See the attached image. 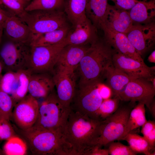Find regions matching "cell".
<instances>
[{"instance_id":"obj_1","label":"cell","mask_w":155,"mask_h":155,"mask_svg":"<svg viewBox=\"0 0 155 155\" xmlns=\"http://www.w3.org/2000/svg\"><path fill=\"white\" fill-rule=\"evenodd\" d=\"M101 121L71 109L63 136L73 155H86L95 145Z\"/></svg>"},{"instance_id":"obj_2","label":"cell","mask_w":155,"mask_h":155,"mask_svg":"<svg viewBox=\"0 0 155 155\" xmlns=\"http://www.w3.org/2000/svg\"><path fill=\"white\" fill-rule=\"evenodd\" d=\"M115 51L104 39L98 38L90 44L77 68L80 78L79 86L101 82L107 69L113 64Z\"/></svg>"},{"instance_id":"obj_3","label":"cell","mask_w":155,"mask_h":155,"mask_svg":"<svg viewBox=\"0 0 155 155\" xmlns=\"http://www.w3.org/2000/svg\"><path fill=\"white\" fill-rule=\"evenodd\" d=\"M18 131L33 154L73 155L71 146L61 134L35 124Z\"/></svg>"},{"instance_id":"obj_4","label":"cell","mask_w":155,"mask_h":155,"mask_svg":"<svg viewBox=\"0 0 155 155\" xmlns=\"http://www.w3.org/2000/svg\"><path fill=\"white\" fill-rule=\"evenodd\" d=\"M44 98L35 124L63 135L71 108L61 103L54 90Z\"/></svg>"},{"instance_id":"obj_5","label":"cell","mask_w":155,"mask_h":155,"mask_svg":"<svg viewBox=\"0 0 155 155\" xmlns=\"http://www.w3.org/2000/svg\"><path fill=\"white\" fill-rule=\"evenodd\" d=\"M66 17L64 12L60 9H38L26 11L20 18L35 34H42L68 26Z\"/></svg>"},{"instance_id":"obj_6","label":"cell","mask_w":155,"mask_h":155,"mask_svg":"<svg viewBox=\"0 0 155 155\" xmlns=\"http://www.w3.org/2000/svg\"><path fill=\"white\" fill-rule=\"evenodd\" d=\"M133 103L119 107L112 115L101 121L99 135L95 145L102 147L119 140L123 134Z\"/></svg>"},{"instance_id":"obj_7","label":"cell","mask_w":155,"mask_h":155,"mask_svg":"<svg viewBox=\"0 0 155 155\" xmlns=\"http://www.w3.org/2000/svg\"><path fill=\"white\" fill-rule=\"evenodd\" d=\"M31 46L11 40L5 42L0 50V61L5 72L28 69Z\"/></svg>"},{"instance_id":"obj_8","label":"cell","mask_w":155,"mask_h":155,"mask_svg":"<svg viewBox=\"0 0 155 155\" xmlns=\"http://www.w3.org/2000/svg\"><path fill=\"white\" fill-rule=\"evenodd\" d=\"M101 81H96L79 86L75 89L71 103V110L86 114L92 117L103 99L99 92Z\"/></svg>"},{"instance_id":"obj_9","label":"cell","mask_w":155,"mask_h":155,"mask_svg":"<svg viewBox=\"0 0 155 155\" xmlns=\"http://www.w3.org/2000/svg\"><path fill=\"white\" fill-rule=\"evenodd\" d=\"M64 46L62 42L49 46H31L28 69L32 73H52Z\"/></svg>"},{"instance_id":"obj_10","label":"cell","mask_w":155,"mask_h":155,"mask_svg":"<svg viewBox=\"0 0 155 155\" xmlns=\"http://www.w3.org/2000/svg\"><path fill=\"white\" fill-rule=\"evenodd\" d=\"M155 88L151 82L142 78L133 79L121 91L117 97L121 100L137 102L144 104L150 109V104L154 100Z\"/></svg>"},{"instance_id":"obj_11","label":"cell","mask_w":155,"mask_h":155,"mask_svg":"<svg viewBox=\"0 0 155 155\" xmlns=\"http://www.w3.org/2000/svg\"><path fill=\"white\" fill-rule=\"evenodd\" d=\"M52 76L59 100L64 106L70 108L76 89L74 71L56 65Z\"/></svg>"},{"instance_id":"obj_12","label":"cell","mask_w":155,"mask_h":155,"mask_svg":"<svg viewBox=\"0 0 155 155\" xmlns=\"http://www.w3.org/2000/svg\"><path fill=\"white\" fill-rule=\"evenodd\" d=\"M39 106L37 99L29 94L15 104L12 118L19 129H26L35 124L38 116Z\"/></svg>"},{"instance_id":"obj_13","label":"cell","mask_w":155,"mask_h":155,"mask_svg":"<svg viewBox=\"0 0 155 155\" xmlns=\"http://www.w3.org/2000/svg\"><path fill=\"white\" fill-rule=\"evenodd\" d=\"M112 62L115 67L132 78H142L150 81L155 77V66L149 67L145 63L126 57L115 51Z\"/></svg>"},{"instance_id":"obj_14","label":"cell","mask_w":155,"mask_h":155,"mask_svg":"<svg viewBox=\"0 0 155 155\" xmlns=\"http://www.w3.org/2000/svg\"><path fill=\"white\" fill-rule=\"evenodd\" d=\"M136 51L142 55L154 44L155 40L154 22L144 24H134L126 34Z\"/></svg>"},{"instance_id":"obj_15","label":"cell","mask_w":155,"mask_h":155,"mask_svg":"<svg viewBox=\"0 0 155 155\" xmlns=\"http://www.w3.org/2000/svg\"><path fill=\"white\" fill-rule=\"evenodd\" d=\"M73 26V29L69 30L62 42L64 46L90 44L98 38L97 29L87 17Z\"/></svg>"},{"instance_id":"obj_16","label":"cell","mask_w":155,"mask_h":155,"mask_svg":"<svg viewBox=\"0 0 155 155\" xmlns=\"http://www.w3.org/2000/svg\"><path fill=\"white\" fill-rule=\"evenodd\" d=\"M104 39L116 51L125 56L145 63L141 55L131 44L126 34L115 31L105 26L101 29Z\"/></svg>"},{"instance_id":"obj_17","label":"cell","mask_w":155,"mask_h":155,"mask_svg":"<svg viewBox=\"0 0 155 155\" xmlns=\"http://www.w3.org/2000/svg\"><path fill=\"white\" fill-rule=\"evenodd\" d=\"M133 24L128 11L108 4L104 24L102 28L104 26L115 31L126 34Z\"/></svg>"},{"instance_id":"obj_18","label":"cell","mask_w":155,"mask_h":155,"mask_svg":"<svg viewBox=\"0 0 155 155\" xmlns=\"http://www.w3.org/2000/svg\"><path fill=\"white\" fill-rule=\"evenodd\" d=\"M3 27L11 40L30 44L33 34L28 26L18 17L10 15L4 22Z\"/></svg>"},{"instance_id":"obj_19","label":"cell","mask_w":155,"mask_h":155,"mask_svg":"<svg viewBox=\"0 0 155 155\" xmlns=\"http://www.w3.org/2000/svg\"><path fill=\"white\" fill-rule=\"evenodd\" d=\"M89 46L86 45H69L64 46L59 54L56 65L61 66L75 71Z\"/></svg>"},{"instance_id":"obj_20","label":"cell","mask_w":155,"mask_h":155,"mask_svg":"<svg viewBox=\"0 0 155 155\" xmlns=\"http://www.w3.org/2000/svg\"><path fill=\"white\" fill-rule=\"evenodd\" d=\"M52 75L49 73H32L30 77L28 93L37 99L45 98L54 90Z\"/></svg>"},{"instance_id":"obj_21","label":"cell","mask_w":155,"mask_h":155,"mask_svg":"<svg viewBox=\"0 0 155 155\" xmlns=\"http://www.w3.org/2000/svg\"><path fill=\"white\" fill-rule=\"evenodd\" d=\"M133 24H146L154 22L155 0L138 2L129 10Z\"/></svg>"},{"instance_id":"obj_22","label":"cell","mask_w":155,"mask_h":155,"mask_svg":"<svg viewBox=\"0 0 155 155\" xmlns=\"http://www.w3.org/2000/svg\"><path fill=\"white\" fill-rule=\"evenodd\" d=\"M107 86L111 89L112 94L117 97L119 93L133 78L116 68L112 64L107 69L104 76Z\"/></svg>"},{"instance_id":"obj_23","label":"cell","mask_w":155,"mask_h":155,"mask_svg":"<svg viewBox=\"0 0 155 155\" xmlns=\"http://www.w3.org/2000/svg\"><path fill=\"white\" fill-rule=\"evenodd\" d=\"M108 0H87L86 9L87 17L97 29H101L104 20Z\"/></svg>"},{"instance_id":"obj_24","label":"cell","mask_w":155,"mask_h":155,"mask_svg":"<svg viewBox=\"0 0 155 155\" xmlns=\"http://www.w3.org/2000/svg\"><path fill=\"white\" fill-rule=\"evenodd\" d=\"M69 30L67 26L42 34H33L30 45L49 46L60 43L65 38Z\"/></svg>"},{"instance_id":"obj_25","label":"cell","mask_w":155,"mask_h":155,"mask_svg":"<svg viewBox=\"0 0 155 155\" xmlns=\"http://www.w3.org/2000/svg\"><path fill=\"white\" fill-rule=\"evenodd\" d=\"M87 0H64V12L73 25L87 18L86 9Z\"/></svg>"},{"instance_id":"obj_26","label":"cell","mask_w":155,"mask_h":155,"mask_svg":"<svg viewBox=\"0 0 155 155\" xmlns=\"http://www.w3.org/2000/svg\"><path fill=\"white\" fill-rule=\"evenodd\" d=\"M145 105L138 104L131 110L123 134L118 140H121L129 133L142 127L147 121Z\"/></svg>"},{"instance_id":"obj_27","label":"cell","mask_w":155,"mask_h":155,"mask_svg":"<svg viewBox=\"0 0 155 155\" xmlns=\"http://www.w3.org/2000/svg\"><path fill=\"white\" fill-rule=\"evenodd\" d=\"M121 140L127 141L131 149L137 154L155 155V151H152L148 142L144 137L133 131L129 133Z\"/></svg>"},{"instance_id":"obj_28","label":"cell","mask_w":155,"mask_h":155,"mask_svg":"<svg viewBox=\"0 0 155 155\" xmlns=\"http://www.w3.org/2000/svg\"><path fill=\"white\" fill-rule=\"evenodd\" d=\"M17 72L18 78V85L15 91L11 96L16 104L28 93L30 78L32 73L29 69L21 70Z\"/></svg>"},{"instance_id":"obj_29","label":"cell","mask_w":155,"mask_h":155,"mask_svg":"<svg viewBox=\"0 0 155 155\" xmlns=\"http://www.w3.org/2000/svg\"><path fill=\"white\" fill-rule=\"evenodd\" d=\"M6 141L3 149L4 155H24L27 154L28 146L23 139L15 135Z\"/></svg>"},{"instance_id":"obj_30","label":"cell","mask_w":155,"mask_h":155,"mask_svg":"<svg viewBox=\"0 0 155 155\" xmlns=\"http://www.w3.org/2000/svg\"><path fill=\"white\" fill-rule=\"evenodd\" d=\"M120 100L118 97L103 100L92 118L101 121L104 120L117 109Z\"/></svg>"},{"instance_id":"obj_31","label":"cell","mask_w":155,"mask_h":155,"mask_svg":"<svg viewBox=\"0 0 155 155\" xmlns=\"http://www.w3.org/2000/svg\"><path fill=\"white\" fill-rule=\"evenodd\" d=\"M64 0H33L25 8L26 11L35 10L60 9Z\"/></svg>"},{"instance_id":"obj_32","label":"cell","mask_w":155,"mask_h":155,"mask_svg":"<svg viewBox=\"0 0 155 155\" xmlns=\"http://www.w3.org/2000/svg\"><path fill=\"white\" fill-rule=\"evenodd\" d=\"M15 104L12 97L0 89V120L9 121Z\"/></svg>"},{"instance_id":"obj_33","label":"cell","mask_w":155,"mask_h":155,"mask_svg":"<svg viewBox=\"0 0 155 155\" xmlns=\"http://www.w3.org/2000/svg\"><path fill=\"white\" fill-rule=\"evenodd\" d=\"M18 82L17 72H6L0 79V89L11 96L15 91Z\"/></svg>"},{"instance_id":"obj_34","label":"cell","mask_w":155,"mask_h":155,"mask_svg":"<svg viewBox=\"0 0 155 155\" xmlns=\"http://www.w3.org/2000/svg\"><path fill=\"white\" fill-rule=\"evenodd\" d=\"M0 5L11 15L20 18L25 13V7L16 0H0Z\"/></svg>"},{"instance_id":"obj_35","label":"cell","mask_w":155,"mask_h":155,"mask_svg":"<svg viewBox=\"0 0 155 155\" xmlns=\"http://www.w3.org/2000/svg\"><path fill=\"white\" fill-rule=\"evenodd\" d=\"M142 127L141 132L153 152L155 150V121H147Z\"/></svg>"},{"instance_id":"obj_36","label":"cell","mask_w":155,"mask_h":155,"mask_svg":"<svg viewBox=\"0 0 155 155\" xmlns=\"http://www.w3.org/2000/svg\"><path fill=\"white\" fill-rule=\"evenodd\" d=\"M108 150L110 155H135L137 154L129 146H127L119 142H111L108 144Z\"/></svg>"},{"instance_id":"obj_37","label":"cell","mask_w":155,"mask_h":155,"mask_svg":"<svg viewBox=\"0 0 155 155\" xmlns=\"http://www.w3.org/2000/svg\"><path fill=\"white\" fill-rule=\"evenodd\" d=\"M15 135V131L9 121L0 120V140H7Z\"/></svg>"},{"instance_id":"obj_38","label":"cell","mask_w":155,"mask_h":155,"mask_svg":"<svg viewBox=\"0 0 155 155\" xmlns=\"http://www.w3.org/2000/svg\"><path fill=\"white\" fill-rule=\"evenodd\" d=\"M113 1L115 5L122 9L129 10L138 2L153 0H110Z\"/></svg>"},{"instance_id":"obj_39","label":"cell","mask_w":155,"mask_h":155,"mask_svg":"<svg viewBox=\"0 0 155 155\" xmlns=\"http://www.w3.org/2000/svg\"><path fill=\"white\" fill-rule=\"evenodd\" d=\"M107 149H102L97 145L91 147L87 152L86 155H108Z\"/></svg>"},{"instance_id":"obj_40","label":"cell","mask_w":155,"mask_h":155,"mask_svg":"<svg viewBox=\"0 0 155 155\" xmlns=\"http://www.w3.org/2000/svg\"><path fill=\"white\" fill-rule=\"evenodd\" d=\"M99 92L103 100L110 98L111 94V90L107 86L101 83L99 86Z\"/></svg>"},{"instance_id":"obj_41","label":"cell","mask_w":155,"mask_h":155,"mask_svg":"<svg viewBox=\"0 0 155 155\" xmlns=\"http://www.w3.org/2000/svg\"><path fill=\"white\" fill-rule=\"evenodd\" d=\"M11 15L5 11L0 5V23H4Z\"/></svg>"},{"instance_id":"obj_42","label":"cell","mask_w":155,"mask_h":155,"mask_svg":"<svg viewBox=\"0 0 155 155\" xmlns=\"http://www.w3.org/2000/svg\"><path fill=\"white\" fill-rule=\"evenodd\" d=\"M150 112L153 118L155 117V102L154 100L150 104Z\"/></svg>"},{"instance_id":"obj_43","label":"cell","mask_w":155,"mask_h":155,"mask_svg":"<svg viewBox=\"0 0 155 155\" xmlns=\"http://www.w3.org/2000/svg\"><path fill=\"white\" fill-rule=\"evenodd\" d=\"M148 60L151 63H155V51H153L150 55L148 58Z\"/></svg>"},{"instance_id":"obj_44","label":"cell","mask_w":155,"mask_h":155,"mask_svg":"<svg viewBox=\"0 0 155 155\" xmlns=\"http://www.w3.org/2000/svg\"><path fill=\"white\" fill-rule=\"evenodd\" d=\"M4 23H0V42L1 40L2 36L3 34V31L4 30Z\"/></svg>"},{"instance_id":"obj_45","label":"cell","mask_w":155,"mask_h":155,"mask_svg":"<svg viewBox=\"0 0 155 155\" xmlns=\"http://www.w3.org/2000/svg\"><path fill=\"white\" fill-rule=\"evenodd\" d=\"M16 0L18 1L22 5H23L25 7V8L27 5V4L25 2L24 0Z\"/></svg>"},{"instance_id":"obj_46","label":"cell","mask_w":155,"mask_h":155,"mask_svg":"<svg viewBox=\"0 0 155 155\" xmlns=\"http://www.w3.org/2000/svg\"><path fill=\"white\" fill-rule=\"evenodd\" d=\"M3 71V67L2 64L0 61V79L2 75V72Z\"/></svg>"},{"instance_id":"obj_47","label":"cell","mask_w":155,"mask_h":155,"mask_svg":"<svg viewBox=\"0 0 155 155\" xmlns=\"http://www.w3.org/2000/svg\"><path fill=\"white\" fill-rule=\"evenodd\" d=\"M4 155L3 150L0 148V155Z\"/></svg>"},{"instance_id":"obj_48","label":"cell","mask_w":155,"mask_h":155,"mask_svg":"<svg viewBox=\"0 0 155 155\" xmlns=\"http://www.w3.org/2000/svg\"><path fill=\"white\" fill-rule=\"evenodd\" d=\"M31 0H24L25 2L26 3L27 5L29 3V2H30Z\"/></svg>"}]
</instances>
